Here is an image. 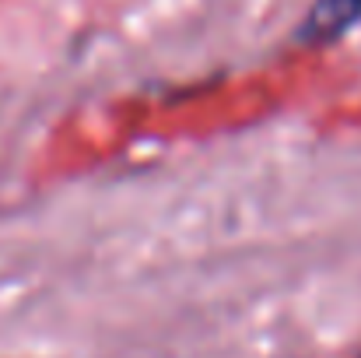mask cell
Here are the masks:
<instances>
[{
	"label": "cell",
	"instance_id": "obj_1",
	"mask_svg": "<svg viewBox=\"0 0 361 358\" xmlns=\"http://www.w3.org/2000/svg\"><path fill=\"white\" fill-rule=\"evenodd\" d=\"M361 21V0H316L302 25L295 28V42L302 46H326L348 35Z\"/></svg>",
	"mask_w": 361,
	"mask_h": 358
}]
</instances>
